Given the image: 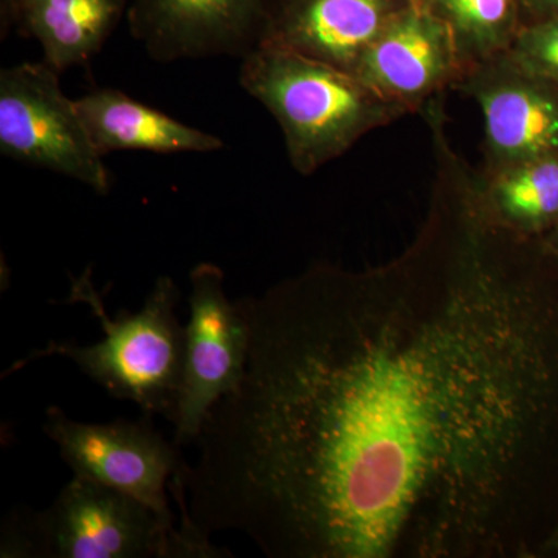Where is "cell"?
<instances>
[{
    "instance_id": "cell-1",
    "label": "cell",
    "mask_w": 558,
    "mask_h": 558,
    "mask_svg": "<svg viewBox=\"0 0 558 558\" xmlns=\"http://www.w3.org/2000/svg\"><path fill=\"white\" fill-rule=\"evenodd\" d=\"M409 247L240 300V387L208 414L182 508L274 558L539 553L558 453V255L488 213L446 134Z\"/></svg>"
},
{
    "instance_id": "cell-2",
    "label": "cell",
    "mask_w": 558,
    "mask_h": 558,
    "mask_svg": "<svg viewBox=\"0 0 558 558\" xmlns=\"http://www.w3.org/2000/svg\"><path fill=\"white\" fill-rule=\"evenodd\" d=\"M240 83L277 120L290 165L301 175L314 174L363 135L410 113L347 70L278 47L245 54Z\"/></svg>"
},
{
    "instance_id": "cell-3",
    "label": "cell",
    "mask_w": 558,
    "mask_h": 558,
    "mask_svg": "<svg viewBox=\"0 0 558 558\" xmlns=\"http://www.w3.org/2000/svg\"><path fill=\"white\" fill-rule=\"evenodd\" d=\"M72 300L83 301L100 319L105 339L89 347L49 341L9 371L33 360H72L84 376L105 388L112 398L130 400L143 414L174 421L185 360V326L175 306L180 290L171 277L157 278L138 312L121 311L110 317L90 271L73 279Z\"/></svg>"
},
{
    "instance_id": "cell-4",
    "label": "cell",
    "mask_w": 558,
    "mask_h": 558,
    "mask_svg": "<svg viewBox=\"0 0 558 558\" xmlns=\"http://www.w3.org/2000/svg\"><path fill=\"white\" fill-rule=\"evenodd\" d=\"M0 557L193 558L179 529L148 506L73 476L44 512L11 513Z\"/></svg>"
},
{
    "instance_id": "cell-5",
    "label": "cell",
    "mask_w": 558,
    "mask_h": 558,
    "mask_svg": "<svg viewBox=\"0 0 558 558\" xmlns=\"http://www.w3.org/2000/svg\"><path fill=\"white\" fill-rule=\"evenodd\" d=\"M0 154L98 194H108L112 185L76 100L62 90L60 72L44 61L0 70Z\"/></svg>"
},
{
    "instance_id": "cell-6",
    "label": "cell",
    "mask_w": 558,
    "mask_h": 558,
    "mask_svg": "<svg viewBox=\"0 0 558 558\" xmlns=\"http://www.w3.org/2000/svg\"><path fill=\"white\" fill-rule=\"evenodd\" d=\"M223 271L201 263L190 271V319L185 360L174 421V444L201 438L205 421L220 399L240 387L247 369L250 326L240 300L230 301Z\"/></svg>"
},
{
    "instance_id": "cell-7",
    "label": "cell",
    "mask_w": 558,
    "mask_h": 558,
    "mask_svg": "<svg viewBox=\"0 0 558 558\" xmlns=\"http://www.w3.org/2000/svg\"><path fill=\"white\" fill-rule=\"evenodd\" d=\"M44 433L60 450L73 476L138 499L165 523L174 526L167 488L185 464L180 447L154 428L153 416L138 421L86 424L73 421L58 407L47 410Z\"/></svg>"
},
{
    "instance_id": "cell-8",
    "label": "cell",
    "mask_w": 558,
    "mask_h": 558,
    "mask_svg": "<svg viewBox=\"0 0 558 558\" xmlns=\"http://www.w3.org/2000/svg\"><path fill=\"white\" fill-rule=\"evenodd\" d=\"M454 87L483 110L487 171L558 154V87L508 51L470 65Z\"/></svg>"
},
{
    "instance_id": "cell-9",
    "label": "cell",
    "mask_w": 558,
    "mask_h": 558,
    "mask_svg": "<svg viewBox=\"0 0 558 558\" xmlns=\"http://www.w3.org/2000/svg\"><path fill=\"white\" fill-rule=\"evenodd\" d=\"M271 5L274 0H130L126 21L150 60H242L259 47Z\"/></svg>"
},
{
    "instance_id": "cell-10",
    "label": "cell",
    "mask_w": 558,
    "mask_h": 558,
    "mask_svg": "<svg viewBox=\"0 0 558 558\" xmlns=\"http://www.w3.org/2000/svg\"><path fill=\"white\" fill-rule=\"evenodd\" d=\"M462 72L449 27L421 0H407L352 75L388 101L414 112L454 86Z\"/></svg>"
},
{
    "instance_id": "cell-11",
    "label": "cell",
    "mask_w": 558,
    "mask_h": 558,
    "mask_svg": "<svg viewBox=\"0 0 558 558\" xmlns=\"http://www.w3.org/2000/svg\"><path fill=\"white\" fill-rule=\"evenodd\" d=\"M407 0H274L259 46L354 73Z\"/></svg>"
},
{
    "instance_id": "cell-12",
    "label": "cell",
    "mask_w": 558,
    "mask_h": 558,
    "mask_svg": "<svg viewBox=\"0 0 558 558\" xmlns=\"http://www.w3.org/2000/svg\"><path fill=\"white\" fill-rule=\"evenodd\" d=\"M76 106L102 157L117 150L208 154L226 148L218 135L189 126L110 87L90 90Z\"/></svg>"
},
{
    "instance_id": "cell-13",
    "label": "cell",
    "mask_w": 558,
    "mask_h": 558,
    "mask_svg": "<svg viewBox=\"0 0 558 558\" xmlns=\"http://www.w3.org/2000/svg\"><path fill=\"white\" fill-rule=\"evenodd\" d=\"M11 20L36 39L57 72L89 64L126 17L130 0H7Z\"/></svg>"
},
{
    "instance_id": "cell-14",
    "label": "cell",
    "mask_w": 558,
    "mask_h": 558,
    "mask_svg": "<svg viewBox=\"0 0 558 558\" xmlns=\"http://www.w3.org/2000/svg\"><path fill=\"white\" fill-rule=\"evenodd\" d=\"M475 182L484 207L510 229L543 234L558 219V154L486 170Z\"/></svg>"
},
{
    "instance_id": "cell-15",
    "label": "cell",
    "mask_w": 558,
    "mask_h": 558,
    "mask_svg": "<svg viewBox=\"0 0 558 558\" xmlns=\"http://www.w3.org/2000/svg\"><path fill=\"white\" fill-rule=\"evenodd\" d=\"M449 27L462 69L508 51L521 28L519 0H421Z\"/></svg>"
},
{
    "instance_id": "cell-16",
    "label": "cell",
    "mask_w": 558,
    "mask_h": 558,
    "mask_svg": "<svg viewBox=\"0 0 558 558\" xmlns=\"http://www.w3.org/2000/svg\"><path fill=\"white\" fill-rule=\"evenodd\" d=\"M508 53L520 68L558 87V16L521 25Z\"/></svg>"
},
{
    "instance_id": "cell-17",
    "label": "cell",
    "mask_w": 558,
    "mask_h": 558,
    "mask_svg": "<svg viewBox=\"0 0 558 558\" xmlns=\"http://www.w3.org/2000/svg\"><path fill=\"white\" fill-rule=\"evenodd\" d=\"M520 10L531 14L532 22L558 16V0H519Z\"/></svg>"
},
{
    "instance_id": "cell-18",
    "label": "cell",
    "mask_w": 558,
    "mask_h": 558,
    "mask_svg": "<svg viewBox=\"0 0 558 558\" xmlns=\"http://www.w3.org/2000/svg\"><path fill=\"white\" fill-rule=\"evenodd\" d=\"M543 238H545L546 244L549 245V248L558 255V219L554 222V226L550 227L546 236Z\"/></svg>"
},
{
    "instance_id": "cell-19",
    "label": "cell",
    "mask_w": 558,
    "mask_h": 558,
    "mask_svg": "<svg viewBox=\"0 0 558 558\" xmlns=\"http://www.w3.org/2000/svg\"><path fill=\"white\" fill-rule=\"evenodd\" d=\"M543 553H558V524L554 527L553 534L549 535Z\"/></svg>"
}]
</instances>
